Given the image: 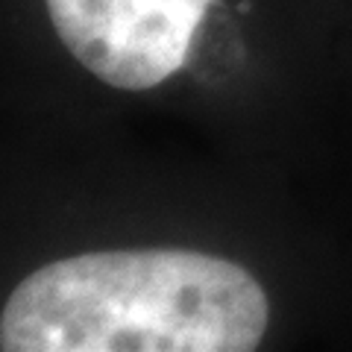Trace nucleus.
<instances>
[{
	"mask_svg": "<svg viewBox=\"0 0 352 352\" xmlns=\"http://www.w3.org/2000/svg\"><path fill=\"white\" fill-rule=\"evenodd\" d=\"M220 0H44L62 47L120 91H147L185 65Z\"/></svg>",
	"mask_w": 352,
	"mask_h": 352,
	"instance_id": "nucleus-2",
	"label": "nucleus"
},
{
	"mask_svg": "<svg viewBox=\"0 0 352 352\" xmlns=\"http://www.w3.org/2000/svg\"><path fill=\"white\" fill-rule=\"evenodd\" d=\"M267 291L200 250H97L36 267L0 311L3 352H250Z\"/></svg>",
	"mask_w": 352,
	"mask_h": 352,
	"instance_id": "nucleus-1",
	"label": "nucleus"
}]
</instances>
